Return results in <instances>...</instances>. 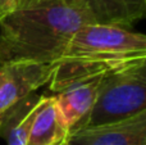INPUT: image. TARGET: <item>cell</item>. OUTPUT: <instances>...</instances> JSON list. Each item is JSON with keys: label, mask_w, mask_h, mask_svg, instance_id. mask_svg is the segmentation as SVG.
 <instances>
[{"label": "cell", "mask_w": 146, "mask_h": 145, "mask_svg": "<svg viewBox=\"0 0 146 145\" xmlns=\"http://www.w3.org/2000/svg\"><path fill=\"white\" fill-rule=\"evenodd\" d=\"M91 18L63 0L17 8L0 22V64L32 62L54 66L69 40Z\"/></svg>", "instance_id": "1"}, {"label": "cell", "mask_w": 146, "mask_h": 145, "mask_svg": "<svg viewBox=\"0 0 146 145\" xmlns=\"http://www.w3.org/2000/svg\"><path fill=\"white\" fill-rule=\"evenodd\" d=\"M146 64V36L132 28L85 25L74 32L53 66V92Z\"/></svg>", "instance_id": "2"}, {"label": "cell", "mask_w": 146, "mask_h": 145, "mask_svg": "<svg viewBox=\"0 0 146 145\" xmlns=\"http://www.w3.org/2000/svg\"><path fill=\"white\" fill-rule=\"evenodd\" d=\"M145 110L146 64L104 77L94 107L77 128L119 122Z\"/></svg>", "instance_id": "3"}, {"label": "cell", "mask_w": 146, "mask_h": 145, "mask_svg": "<svg viewBox=\"0 0 146 145\" xmlns=\"http://www.w3.org/2000/svg\"><path fill=\"white\" fill-rule=\"evenodd\" d=\"M4 77L0 84V122L13 107L33 94L44 85H49L53 66L32 62L4 63Z\"/></svg>", "instance_id": "4"}, {"label": "cell", "mask_w": 146, "mask_h": 145, "mask_svg": "<svg viewBox=\"0 0 146 145\" xmlns=\"http://www.w3.org/2000/svg\"><path fill=\"white\" fill-rule=\"evenodd\" d=\"M64 145H146V110L119 122L72 130Z\"/></svg>", "instance_id": "5"}, {"label": "cell", "mask_w": 146, "mask_h": 145, "mask_svg": "<svg viewBox=\"0 0 146 145\" xmlns=\"http://www.w3.org/2000/svg\"><path fill=\"white\" fill-rule=\"evenodd\" d=\"M91 18L94 25L132 28L145 17L146 0H63Z\"/></svg>", "instance_id": "6"}, {"label": "cell", "mask_w": 146, "mask_h": 145, "mask_svg": "<svg viewBox=\"0 0 146 145\" xmlns=\"http://www.w3.org/2000/svg\"><path fill=\"white\" fill-rule=\"evenodd\" d=\"M69 128L56 105L54 95H40L27 145H64Z\"/></svg>", "instance_id": "7"}, {"label": "cell", "mask_w": 146, "mask_h": 145, "mask_svg": "<svg viewBox=\"0 0 146 145\" xmlns=\"http://www.w3.org/2000/svg\"><path fill=\"white\" fill-rule=\"evenodd\" d=\"M104 77L73 84L54 94L56 105L69 131L77 128L85 121L98 96L99 86Z\"/></svg>", "instance_id": "8"}, {"label": "cell", "mask_w": 146, "mask_h": 145, "mask_svg": "<svg viewBox=\"0 0 146 145\" xmlns=\"http://www.w3.org/2000/svg\"><path fill=\"white\" fill-rule=\"evenodd\" d=\"M17 9V0H0V22Z\"/></svg>", "instance_id": "9"}, {"label": "cell", "mask_w": 146, "mask_h": 145, "mask_svg": "<svg viewBox=\"0 0 146 145\" xmlns=\"http://www.w3.org/2000/svg\"><path fill=\"white\" fill-rule=\"evenodd\" d=\"M36 1H40V0H21L19 5H18V8L21 7H26V5H30V4H33V3Z\"/></svg>", "instance_id": "10"}, {"label": "cell", "mask_w": 146, "mask_h": 145, "mask_svg": "<svg viewBox=\"0 0 146 145\" xmlns=\"http://www.w3.org/2000/svg\"><path fill=\"white\" fill-rule=\"evenodd\" d=\"M3 77H4V67H3V64H0V84L3 81Z\"/></svg>", "instance_id": "11"}, {"label": "cell", "mask_w": 146, "mask_h": 145, "mask_svg": "<svg viewBox=\"0 0 146 145\" xmlns=\"http://www.w3.org/2000/svg\"><path fill=\"white\" fill-rule=\"evenodd\" d=\"M19 3H21V0H17V8H18V5H19Z\"/></svg>", "instance_id": "12"}]
</instances>
